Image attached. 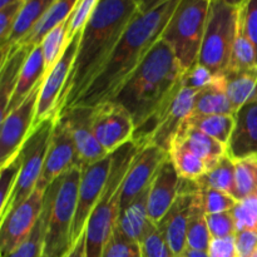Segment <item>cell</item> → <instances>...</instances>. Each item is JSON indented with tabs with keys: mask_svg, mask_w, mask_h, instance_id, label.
<instances>
[{
	"mask_svg": "<svg viewBox=\"0 0 257 257\" xmlns=\"http://www.w3.org/2000/svg\"><path fill=\"white\" fill-rule=\"evenodd\" d=\"M138 13L137 0H100L80 33L77 55L59 97L57 117L74 107L84 94Z\"/></svg>",
	"mask_w": 257,
	"mask_h": 257,
	"instance_id": "cell-1",
	"label": "cell"
},
{
	"mask_svg": "<svg viewBox=\"0 0 257 257\" xmlns=\"http://www.w3.org/2000/svg\"><path fill=\"white\" fill-rule=\"evenodd\" d=\"M178 3L180 0H168L161 7L147 13L140 12L133 18L107 64L74 107L94 108L117 95L161 39Z\"/></svg>",
	"mask_w": 257,
	"mask_h": 257,
	"instance_id": "cell-2",
	"label": "cell"
},
{
	"mask_svg": "<svg viewBox=\"0 0 257 257\" xmlns=\"http://www.w3.org/2000/svg\"><path fill=\"white\" fill-rule=\"evenodd\" d=\"M183 73L172 48L160 39L112 100L131 113L136 130L173 102Z\"/></svg>",
	"mask_w": 257,
	"mask_h": 257,
	"instance_id": "cell-3",
	"label": "cell"
},
{
	"mask_svg": "<svg viewBox=\"0 0 257 257\" xmlns=\"http://www.w3.org/2000/svg\"><path fill=\"white\" fill-rule=\"evenodd\" d=\"M140 148L137 143L131 141L112 153L107 185L85 227L87 257L103 255L119 217L123 182Z\"/></svg>",
	"mask_w": 257,
	"mask_h": 257,
	"instance_id": "cell-4",
	"label": "cell"
},
{
	"mask_svg": "<svg viewBox=\"0 0 257 257\" xmlns=\"http://www.w3.org/2000/svg\"><path fill=\"white\" fill-rule=\"evenodd\" d=\"M82 170L73 167L48 186L43 213L47 221L44 257H65L73 247L72 230Z\"/></svg>",
	"mask_w": 257,
	"mask_h": 257,
	"instance_id": "cell-5",
	"label": "cell"
},
{
	"mask_svg": "<svg viewBox=\"0 0 257 257\" xmlns=\"http://www.w3.org/2000/svg\"><path fill=\"white\" fill-rule=\"evenodd\" d=\"M212 0H180L161 39L175 53L182 69L198 63Z\"/></svg>",
	"mask_w": 257,
	"mask_h": 257,
	"instance_id": "cell-6",
	"label": "cell"
},
{
	"mask_svg": "<svg viewBox=\"0 0 257 257\" xmlns=\"http://www.w3.org/2000/svg\"><path fill=\"white\" fill-rule=\"evenodd\" d=\"M238 29V9L221 0H212L203 35L198 63L213 74H221L227 68Z\"/></svg>",
	"mask_w": 257,
	"mask_h": 257,
	"instance_id": "cell-7",
	"label": "cell"
},
{
	"mask_svg": "<svg viewBox=\"0 0 257 257\" xmlns=\"http://www.w3.org/2000/svg\"><path fill=\"white\" fill-rule=\"evenodd\" d=\"M55 122H57V117H50L40 122L33 128L29 137L23 145L19 153L22 158V170H20L14 192L9 201L8 212L24 202L34 192L42 176L43 168H44Z\"/></svg>",
	"mask_w": 257,
	"mask_h": 257,
	"instance_id": "cell-8",
	"label": "cell"
},
{
	"mask_svg": "<svg viewBox=\"0 0 257 257\" xmlns=\"http://www.w3.org/2000/svg\"><path fill=\"white\" fill-rule=\"evenodd\" d=\"M44 188L35 187L34 192L20 205L8 212L0 226V255L8 257L22 245L34 230L44 206Z\"/></svg>",
	"mask_w": 257,
	"mask_h": 257,
	"instance_id": "cell-9",
	"label": "cell"
},
{
	"mask_svg": "<svg viewBox=\"0 0 257 257\" xmlns=\"http://www.w3.org/2000/svg\"><path fill=\"white\" fill-rule=\"evenodd\" d=\"M92 109L93 133L109 155L132 141L135 120L123 105L109 100Z\"/></svg>",
	"mask_w": 257,
	"mask_h": 257,
	"instance_id": "cell-10",
	"label": "cell"
},
{
	"mask_svg": "<svg viewBox=\"0 0 257 257\" xmlns=\"http://www.w3.org/2000/svg\"><path fill=\"white\" fill-rule=\"evenodd\" d=\"M42 84L37 87V89L19 107L8 113L7 117L2 120V128H0V167L8 165L10 161L18 157L23 145L34 128L38 98H39Z\"/></svg>",
	"mask_w": 257,
	"mask_h": 257,
	"instance_id": "cell-11",
	"label": "cell"
},
{
	"mask_svg": "<svg viewBox=\"0 0 257 257\" xmlns=\"http://www.w3.org/2000/svg\"><path fill=\"white\" fill-rule=\"evenodd\" d=\"M110 165H112V153L82 170L77 212H75L72 230L73 245L85 232L88 220L99 198L102 197V193L107 185L108 176H109Z\"/></svg>",
	"mask_w": 257,
	"mask_h": 257,
	"instance_id": "cell-12",
	"label": "cell"
},
{
	"mask_svg": "<svg viewBox=\"0 0 257 257\" xmlns=\"http://www.w3.org/2000/svg\"><path fill=\"white\" fill-rule=\"evenodd\" d=\"M82 33V32H80ZM80 33L73 35L65 48L57 64L52 68L49 73L45 75L40 88L39 98L37 104V114H35L34 127L43 120L50 117H57V108L59 103V97L65 87L70 69L74 63L77 55L78 45L80 40Z\"/></svg>",
	"mask_w": 257,
	"mask_h": 257,
	"instance_id": "cell-13",
	"label": "cell"
},
{
	"mask_svg": "<svg viewBox=\"0 0 257 257\" xmlns=\"http://www.w3.org/2000/svg\"><path fill=\"white\" fill-rule=\"evenodd\" d=\"M170 157L168 152L156 145H146L136 155L124 178L120 197V211L150 188L161 165Z\"/></svg>",
	"mask_w": 257,
	"mask_h": 257,
	"instance_id": "cell-14",
	"label": "cell"
},
{
	"mask_svg": "<svg viewBox=\"0 0 257 257\" xmlns=\"http://www.w3.org/2000/svg\"><path fill=\"white\" fill-rule=\"evenodd\" d=\"M73 167H77V148L74 138L67 123L62 118L57 117L44 168L37 186L47 190L50 183Z\"/></svg>",
	"mask_w": 257,
	"mask_h": 257,
	"instance_id": "cell-15",
	"label": "cell"
},
{
	"mask_svg": "<svg viewBox=\"0 0 257 257\" xmlns=\"http://www.w3.org/2000/svg\"><path fill=\"white\" fill-rule=\"evenodd\" d=\"M92 110V108L74 107L58 115L72 132L77 148V167L80 170L109 156L93 133Z\"/></svg>",
	"mask_w": 257,
	"mask_h": 257,
	"instance_id": "cell-16",
	"label": "cell"
},
{
	"mask_svg": "<svg viewBox=\"0 0 257 257\" xmlns=\"http://www.w3.org/2000/svg\"><path fill=\"white\" fill-rule=\"evenodd\" d=\"M180 176L170 157L161 165L148 192V216L157 225L178 197Z\"/></svg>",
	"mask_w": 257,
	"mask_h": 257,
	"instance_id": "cell-17",
	"label": "cell"
},
{
	"mask_svg": "<svg viewBox=\"0 0 257 257\" xmlns=\"http://www.w3.org/2000/svg\"><path fill=\"white\" fill-rule=\"evenodd\" d=\"M197 92L198 90L183 87L182 84V88L173 99L171 107L168 108L165 118L160 123L152 137L150 138L148 145L150 143L156 145L165 150L166 152H170L171 145L177 136L178 131L181 130L183 123L187 120V118L193 113Z\"/></svg>",
	"mask_w": 257,
	"mask_h": 257,
	"instance_id": "cell-18",
	"label": "cell"
},
{
	"mask_svg": "<svg viewBox=\"0 0 257 257\" xmlns=\"http://www.w3.org/2000/svg\"><path fill=\"white\" fill-rule=\"evenodd\" d=\"M193 198L195 195H178L172 207L156 225L177 257H182L187 250V230Z\"/></svg>",
	"mask_w": 257,
	"mask_h": 257,
	"instance_id": "cell-19",
	"label": "cell"
},
{
	"mask_svg": "<svg viewBox=\"0 0 257 257\" xmlns=\"http://www.w3.org/2000/svg\"><path fill=\"white\" fill-rule=\"evenodd\" d=\"M227 155L233 161L257 156V102L246 103L236 112Z\"/></svg>",
	"mask_w": 257,
	"mask_h": 257,
	"instance_id": "cell-20",
	"label": "cell"
},
{
	"mask_svg": "<svg viewBox=\"0 0 257 257\" xmlns=\"http://www.w3.org/2000/svg\"><path fill=\"white\" fill-rule=\"evenodd\" d=\"M148 192L150 188L141 193L124 210L120 211L117 221L118 230L128 240L138 245H141V242L156 228V225L148 216Z\"/></svg>",
	"mask_w": 257,
	"mask_h": 257,
	"instance_id": "cell-21",
	"label": "cell"
},
{
	"mask_svg": "<svg viewBox=\"0 0 257 257\" xmlns=\"http://www.w3.org/2000/svg\"><path fill=\"white\" fill-rule=\"evenodd\" d=\"M55 2L57 0H25L9 40L4 47L0 48V65L7 60L13 48L20 45L29 37L33 29L37 27L38 23L43 19Z\"/></svg>",
	"mask_w": 257,
	"mask_h": 257,
	"instance_id": "cell-22",
	"label": "cell"
},
{
	"mask_svg": "<svg viewBox=\"0 0 257 257\" xmlns=\"http://www.w3.org/2000/svg\"><path fill=\"white\" fill-rule=\"evenodd\" d=\"M175 140L185 143L192 152H195L205 162L207 171L215 168L218 162L227 155V147L223 143L218 142L213 137L186 122L178 131Z\"/></svg>",
	"mask_w": 257,
	"mask_h": 257,
	"instance_id": "cell-23",
	"label": "cell"
},
{
	"mask_svg": "<svg viewBox=\"0 0 257 257\" xmlns=\"http://www.w3.org/2000/svg\"><path fill=\"white\" fill-rule=\"evenodd\" d=\"M47 69H45V59L44 53H43L42 45H37L33 48L23 67L22 73H20L19 82H18L17 88L14 90L12 99H10L9 105H8L7 114L15 108L19 107L35 89L39 87L44 80ZM7 117V115H5Z\"/></svg>",
	"mask_w": 257,
	"mask_h": 257,
	"instance_id": "cell-24",
	"label": "cell"
},
{
	"mask_svg": "<svg viewBox=\"0 0 257 257\" xmlns=\"http://www.w3.org/2000/svg\"><path fill=\"white\" fill-rule=\"evenodd\" d=\"M33 48L29 44L17 45L10 50L7 60L0 65V120L7 115L8 105L19 82L20 73Z\"/></svg>",
	"mask_w": 257,
	"mask_h": 257,
	"instance_id": "cell-25",
	"label": "cell"
},
{
	"mask_svg": "<svg viewBox=\"0 0 257 257\" xmlns=\"http://www.w3.org/2000/svg\"><path fill=\"white\" fill-rule=\"evenodd\" d=\"M193 114H236L227 97L226 79L223 73L215 74L212 82L207 87L198 90L196 95Z\"/></svg>",
	"mask_w": 257,
	"mask_h": 257,
	"instance_id": "cell-26",
	"label": "cell"
},
{
	"mask_svg": "<svg viewBox=\"0 0 257 257\" xmlns=\"http://www.w3.org/2000/svg\"><path fill=\"white\" fill-rule=\"evenodd\" d=\"M226 92L235 112L246 104L257 84V67L252 69L225 72Z\"/></svg>",
	"mask_w": 257,
	"mask_h": 257,
	"instance_id": "cell-27",
	"label": "cell"
},
{
	"mask_svg": "<svg viewBox=\"0 0 257 257\" xmlns=\"http://www.w3.org/2000/svg\"><path fill=\"white\" fill-rule=\"evenodd\" d=\"M78 3H79V0H57L53 4V7L48 10L47 14L43 17V19L38 23L37 27L33 29L29 37L22 44H29L32 47L39 45L42 40L44 39L45 35L53 28L67 20L68 18H70V15L73 14V12L77 8Z\"/></svg>",
	"mask_w": 257,
	"mask_h": 257,
	"instance_id": "cell-28",
	"label": "cell"
},
{
	"mask_svg": "<svg viewBox=\"0 0 257 257\" xmlns=\"http://www.w3.org/2000/svg\"><path fill=\"white\" fill-rule=\"evenodd\" d=\"M186 123L206 135L211 136L227 147L235 127V115L226 114H191Z\"/></svg>",
	"mask_w": 257,
	"mask_h": 257,
	"instance_id": "cell-29",
	"label": "cell"
},
{
	"mask_svg": "<svg viewBox=\"0 0 257 257\" xmlns=\"http://www.w3.org/2000/svg\"><path fill=\"white\" fill-rule=\"evenodd\" d=\"M168 155L181 178L197 180L207 172L205 162L180 141H173Z\"/></svg>",
	"mask_w": 257,
	"mask_h": 257,
	"instance_id": "cell-30",
	"label": "cell"
},
{
	"mask_svg": "<svg viewBox=\"0 0 257 257\" xmlns=\"http://www.w3.org/2000/svg\"><path fill=\"white\" fill-rule=\"evenodd\" d=\"M211 240L212 237H211L207 221H206L205 208H203L202 200H201L200 192H198L193 198L192 211H191L190 223H188L187 248L208 251Z\"/></svg>",
	"mask_w": 257,
	"mask_h": 257,
	"instance_id": "cell-31",
	"label": "cell"
},
{
	"mask_svg": "<svg viewBox=\"0 0 257 257\" xmlns=\"http://www.w3.org/2000/svg\"><path fill=\"white\" fill-rule=\"evenodd\" d=\"M69 28H70V18L64 20L63 23L58 24L53 28L49 33L44 37L40 45L43 48L45 59V69L47 74L52 70V68L57 64L60 59L62 54L64 53L68 43H69ZM45 74V75H47Z\"/></svg>",
	"mask_w": 257,
	"mask_h": 257,
	"instance_id": "cell-32",
	"label": "cell"
},
{
	"mask_svg": "<svg viewBox=\"0 0 257 257\" xmlns=\"http://www.w3.org/2000/svg\"><path fill=\"white\" fill-rule=\"evenodd\" d=\"M200 187L213 188L233 195L235 190V161L226 155L212 170L197 178Z\"/></svg>",
	"mask_w": 257,
	"mask_h": 257,
	"instance_id": "cell-33",
	"label": "cell"
},
{
	"mask_svg": "<svg viewBox=\"0 0 257 257\" xmlns=\"http://www.w3.org/2000/svg\"><path fill=\"white\" fill-rule=\"evenodd\" d=\"M257 195V157L235 161V190L233 197L237 201Z\"/></svg>",
	"mask_w": 257,
	"mask_h": 257,
	"instance_id": "cell-34",
	"label": "cell"
},
{
	"mask_svg": "<svg viewBox=\"0 0 257 257\" xmlns=\"http://www.w3.org/2000/svg\"><path fill=\"white\" fill-rule=\"evenodd\" d=\"M257 67L256 50L251 40L238 24L237 34L233 43L232 53H231L230 62L225 72H235V70L252 69ZM223 72V73H225Z\"/></svg>",
	"mask_w": 257,
	"mask_h": 257,
	"instance_id": "cell-35",
	"label": "cell"
},
{
	"mask_svg": "<svg viewBox=\"0 0 257 257\" xmlns=\"http://www.w3.org/2000/svg\"><path fill=\"white\" fill-rule=\"evenodd\" d=\"M20 170H22L20 155H18V157L10 161L8 165L0 167V218L2 220L8 212V206L17 186Z\"/></svg>",
	"mask_w": 257,
	"mask_h": 257,
	"instance_id": "cell-36",
	"label": "cell"
},
{
	"mask_svg": "<svg viewBox=\"0 0 257 257\" xmlns=\"http://www.w3.org/2000/svg\"><path fill=\"white\" fill-rule=\"evenodd\" d=\"M45 231H47V221L44 213L42 212L34 230L29 235V237L20 246H18L8 257H42L44 250Z\"/></svg>",
	"mask_w": 257,
	"mask_h": 257,
	"instance_id": "cell-37",
	"label": "cell"
},
{
	"mask_svg": "<svg viewBox=\"0 0 257 257\" xmlns=\"http://www.w3.org/2000/svg\"><path fill=\"white\" fill-rule=\"evenodd\" d=\"M200 197L202 200V205L203 208H205L206 215L232 211L236 203L238 202L230 193L207 187H201Z\"/></svg>",
	"mask_w": 257,
	"mask_h": 257,
	"instance_id": "cell-38",
	"label": "cell"
},
{
	"mask_svg": "<svg viewBox=\"0 0 257 257\" xmlns=\"http://www.w3.org/2000/svg\"><path fill=\"white\" fill-rule=\"evenodd\" d=\"M102 257H142L141 246L128 240L115 226L109 241L105 245Z\"/></svg>",
	"mask_w": 257,
	"mask_h": 257,
	"instance_id": "cell-39",
	"label": "cell"
},
{
	"mask_svg": "<svg viewBox=\"0 0 257 257\" xmlns=\"http://www.w3.org/2000/svg\"><path fill=\"white\" fill-rule=\"evenodd\" d=\"M232 215L237 231L257 228V195L238 201L233 207Z\"/></svg>",
	"mask_w": 257,
	"mask_h": 257,
	"instance_id": "cell-40",
	"label": "cell"
},
{
	"mask_svg": "<svg viewBox=\"0 0 257 257\" xmlns=\"http://www.w3.org/2000/svg\"><path fill=\"white\" fill-rule=\"evenodd\" d=\"M206 221H207L208 230H210L211 237L212 238L235 236L236 232H237L232 211L206 215Z\"/></svg>",
	"mask_w": 257,
	"mask_h": 257,
	"instance_id": "cell-41",
	"label": "cell"
},
{
	"mask_svg": "<svg viewBox=\"0 0 257 257\" xmlns=\"http://www.w3.org/2000/svg\"><path fill=\"white\" fill-rule=\"evenodd\" d=\"M238 24L253 44L257 58V0H246L238 9Z\"/></svg>",
	"mask_w": 257,
	"mask_h": 257,
	"instance_id": "cell-42",
	"label": "cell"
},
{
	"mask_svg": "<svg viewBox=\"0 0 257 257\" xmlns=\"http://www.w3.org/2000/svg\"><path fill=\"white\" fill-rule=\"evenodd\" d=\"M142 257H177L157 227L141 242Z\"/></svg>",
	"mask_w": 257,
	"mask_h": 257,
	"instance_id": "cell-43",
	"label": "cell"
},
{
	"mask_svg": "<svg viewBox=\"0 0 257 257\" xmlns=\"http://www.w3.org/2000/svg\"><path fill=\"white\" fill-rule=\"evenodd\" d=\"M100 0H79L77 8L70 15V28H69V37L78 34L83 30L85 24L88 23L89 18L97 9Z\"/></svg>",
	"mask_w": 257,
	"mask_h": 257,
	"instance_id": "cell-44",
	"label": "cell"
},
{
	"mask_svg": "<svg viewBox=\"0 0 257 257\" xmlns=\"http://www.w3.org/2000/svg\"><path fill=\"white\" fill-rule=\"evenodd\" d=\"M24 2L25 0H20L0 9V48L4 47L9 40Z\"/></svg>",
	"mask_w": 257,
	"mask_h": 257,
	"instance_id": "cell-45",
	"label": "cell"
},
{
	"mask_svg": "<svg viewBox=\"0 0 257 257\" xmlns=\"http://www.w3.org/2000/svg\"><path fill=\"white\" fill-rule=\"evenodd\" d=\"M213 77H215V74L208 68L197 63L191 69L183 73L182 84L183 87L191 88V89L201 90L212 82Z\"/></svg>",
	"mask_w": 257,
	"mask_h": 257,
	"instance_id": "cell-46",
	"label": "cell"
},
{
	"mask_svg": "<svg viewBox=\"0 0 257 257\" xmlns=\"http://www.w3.org/2000/svg\"><path fill=\"white\" fill-rule=\"evenodd\" d=\"M235 241L238 256L252 257L257 252V228L237 231Z\"/></svg>",
	"mask_w": 257,
	"mask_h": 257,
	"instance_id": "cell-47",
	"label": "cell"
},
{
	"mask_svg": "<svg viewBox=\"0 0 257 257\" xmlns=\"http://www.w3.org/2000/svg\"><path fill=\"white\" fill-rule=\"evenodd\" d=\"M210 257H240L236 248L235 236L212 238L208 247Z\"/></svg>",
	"mask_w": 257,
	"mask_h": 257,
	"instance_id": "cell-48",
	"label": "cell"
},
{
	"mask_svg": "<svg viewBox=\"0 0 257 257\" xmlns=\"http://www.w3.org/2000/svg\"><path fill=\"white\" fill-rule=\"evenodd\" d=\"M65 257H87V242H85V232L74 242L73 247Z\"/></svg>",
	"mask_w": 257,
	"mask_h": 257,
	"instance_id": "cell-49",
	"label": "cell"
},
{
	"mask_svg": "<svg viewBox=\"0 0 257 257\" xmlns=\"http://www.w3.org/2000/svg\"><path fill=\"white\" fill-rule=\"evenodd\" d=\"M167 2L168 0H137L138 9H140L141 13L150 12V10L156 9V8L161 7V5Z\"/></svg>",
	"mask_w": 257,
	"mask_h": 257,
	"instance_id": "cell-50",
	"label": "cell"
},
{
	"mask_svg": "<svg viewBox=\"0 0 257 257\" xmlns=\"http://www.w3.org/2000/svg\"><path fill=\"white\" fill-rule=\"evenodd\" d=\"M182 257H210V255H208V251L191 250V248H187L185 252V255H183Z\"/></svg>",
	"mask_w": 257,
	"mask_h": 257,
	"instance_id": "cell-51",
	"label": "cell"
},
{
	"mask_svg": "<svg viewBox=\"0 0 257 257\" xmlns=\"http://www.w3.org/2000/svg\"><path fill=\"white\" fill-rule=\"evenodd\" d=\"M221 2H223L225 4H227V5H230V7L237 8V9H240V8L242 7L243 3H245L246 0H221Z\"/></svg>",
	"mask_w": 257,
	"mask_h": 257,
	"instance_id": "cell-52",
	"label": "cell"
},
{
	"mask_svg": "<svg viewBox=\"0 0 257 257\" xmlns=\"http://www.w3.org/2000/svg\"><path fill=\"white\" fill-rule=\"evenodd\" d=\"M17 2H20V0H0V9L8 7V5L14 4V3H17Z\"/></svg>",
	"mask_w": 257,
	"mask_h": 257,
	"instance_id": "cell-53",
	"label": "cell"
},
{
	"mask_svg": "<svg viewBox=\"0 0 257 257\" xmlns=\"http://www.w3.org/2000/svg\"><path fill=\"white\" fill-rule=\"evenodd\" d=\"M251 102H257V84H256L255 89H253L252 94H251L250 99H248V102H247V103H251Z\"/></svg>",
	"mask_w": 257,
	"mask_h": 257,
	"instance_id": "cell-54",
	"label": "cell"
},
{
	"mask_svg": "<svg viewBox=\"0 0 257 257\" xmlns=\"http://www.w3.org/2000/svg\"><path fill=\"white\" fill-rule=\"evenodd\" d=\"M252 257H257V252H256V253H255V255H253Z\"/></svg>",
	"mask_w": 257,
	"mask_h": 257,
	"instance_id": "cell-55",
	"label": "cell"
},
{
	"mask_svg": "<svg viewBox=\"0 0 257 257\" xmlns=\"http://www.w3.org/2000/svg\"><path fill=\"white\" fill-rule=\"evenodd\" d=\"M256 157H257V156H256Z\"/></svg>",
	"mask_w": 257,
	"mask_h": 257,
	"instance_id": "cell-56",
	"label": "cell"
}]
</instances>
